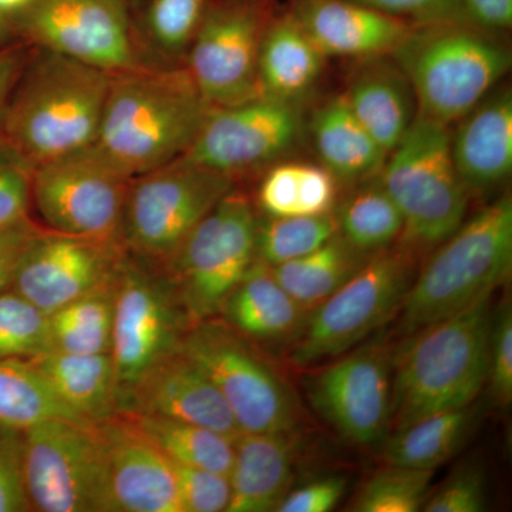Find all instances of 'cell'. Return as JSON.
I'll return each instance as SVG.
<instances>
[{
	"label": "cell",
	"instance_id": "47",
	"mask_svg": "<svg viewBox=\"0 0 512 512\" xmlns=\"http://www.w3.org/2000/svg\"><path fill=\"white\" fill-rule=\"evenodd\" d=\"M453 19L504 35L512 26V0H454Z\"/></svg>",
	"mask_w": 512,
	"mask_h": 512
},
{
	"label": "cell",
	"instance_id": "38",
	"mask_svg": "<svg viewBox=\"0 0 512 512\" xmlns=\"http://www.w3.org/2000/svg\"><path fill=\"white\" fill-rule=\"evenodd\" d=\"M49 352V316L12 288L0 292V359H35Z\"/></svg>",
	"mask_w": 512,
	"mask_h": 512
},
{
	"label": "cell",
	"instance_id": "22",
	"mask_svg": "<svg viewBox=\"0 0 512 512\" xmlns=\"http://www.w3.org/2000/svg\"><path fill=\"white\" fill-rule=\"evenodd\" d=\"M451 133V156L468 192L504 183L512 171V96L507 87L491 92Z\"/></svg>",
	"mask_w": 512,
	"mask_h": 512
},
{
	"label": "cell",
	"instance_id": "26",
	"mask_svg": "<svg viewBox=\"0 0 512 512\" xmlns=\"http://www.w3.org/2000/svg\"><path fill=\"white\" fill-rule=\"evenodd\" d=\"M326 60L328 57L303 32L285 5L279 6L259 52L261 96L301 103L318 83Z\"/></svg>",
	"mask_w": 512,
	"mask_h": 512
},
{
	"label": "cell",
	"instance_id": "12",
	"mask_svg": "<svg viewBox=\"0 0 512 512\" xmlns=\"http://www.w3.org/2000/svg\"><path fill=\"white\" fill-rule=\"evenodd\" d=\"M13 25L19 40L109 74L156 66L141 49L128 0H37Z\"/></svg>",
	"mask_w": 512,
	"mask_h": 512
},
{
	"label": "cell",
	"instance_id": "15",
	"mask_svg": "<svg viewBox=\"0 0 512 512\" xmlns=\"http://www.w3.org/2000/svg\"><path fill=\"white\" fill-rule=\"evenodd\" d=\"M131 181L86 147L33 168L32 205L50 231L120 238Z\"/></svg>",
	"mask_w": 512,
	"mask_h": 512
},
{
	"label": "cell",
	"instance_id": "24",
	"mask_svg": "<svg viewBox=\"0 0 512 512\" xmlns=\"http://www.w3.org/2000/svg\"><path fill=\"white\" fill-rule=\"evenodd\" d=\"M366 60L353 74L343 97L359 123L389 156L416 117V99L406 74L392 57Z\"/></svg>",
	"mask_w": 512,
	"mask_h": 512
},
{
	"label": "cell",
	"instance_id": "17",
	"mask_svg": "<svg viewBox=\"0 0 512 512\" xmlns=\"http://www.w3.org/2000/svg\"><path fill=\"white\" fill-rule=\"evenodd\" d=\"M126 254L120 238L42 228L23 252L10 288L50 315L111 281Z\"/></svg>",
	"mask_w": 512,
	"mask_h": 512
},
{
	"label": "cell",
	"instance_id": "4",
	"mask_svg": "<svg viewBox=\"0 0 512 512\" xmlns=\"http://www.w3.org/2000/svg\"><path fill=\"white\" fill-rule=\"evenodd\" d=\"M498 36L458 19L414 25L390 57L412 86L417 113L450 126L493 92L511 67Z\"/></svg>",
	"mask_w": 512,
	"mask_h": 512
},
{
	"label": "cell",
	"instance_id": "7",
	"mask_svg": "<svg viewBox=\"0 0 512 512\" xmlns=\"http://www.w3.org/2000/svg\"><path fill=\"white\" fill-rule=\"evenodd\" d=\"M414 278L412 248L400 245L376 252L346 284L308 313L293 339L289 360L308 367L345 355L400 311Z\"/></svg>",
	"mask_w": 512,
	"mask_h": 512
},
{
	"label": "cell",
	"instance_id": "11",
	"mask_svg": "<svg viewBox=\"0 0 512 512\" xmlns=\"http://www.w3.org/2000/svg\"><path fill=\"white\" fill-rule=\"evenodd\" d=\"M192 325L165 268L127 252L117 274L111 343L120 399L151 366L183 349Z\"/></svg>",
	"mask_w": 512,
	"mask_h": 512
},
{
	"label": "cell",
	"instance_id": "37",
	"mask_svg": "<svg viewBox=\"0 0 512 512\" xmlns=\"http://www.w3.org/2000/svg\"><path fill=\"white\" fill-rule=\"evenodd\" d=\"M335 214L269 217L256 222L255 254L268 266L311 254L338 234Z\"/></svg>",
	"mask_w": 512,
	"mask_h": 512
},
{
	"label": "cell",
	"instance_id": "28",
	"mask_svg": "<svg viewBox=\"0 0 512 512\" xmlns=\"http://www.w3.org/2000/svg\"><path fill=\"white\" fill-rule=\"evenodd\" d=\"M313 146L338 181H362L379 174L387 153L349 109L343 94L326 101L311 121Z\"/></svg>",
	"mask_w": 512,
	"mask_h": 512
},
{
	"label": "cell",
	"instance_id": "8",
	"mask_svg": "<svg viewBox=\"0 0 512 512\" xmlns=\"http://www.w3.org/2000/svg\"><path fill=\"white\" fill-rule=\"evenodd\" d=\"M237 181L181 157L133 178L120 239L128 254L167 268L188 235Z\"/></svg>",
	"mask_w": 512,
	"mask_h": 512
},
{
	"label": "cell",
	"instance_id": "46",
	"mask_svg": "<svg viewBox=\"0 0 512 512\" xmlns=\"http://www.w3.org/2000/svg\"><path fill=\"white\" fill-rule=\"evenodd\" d=\"M353 2L412 25L453 19L454 13V0H353Z\"/></svg>",
	"mask_w": 512,
	"mask_h": 512
},
{
	"label": "cell",
	"instance_id": "39",
	"mask_svg": "<svg viewBox=\"0 0 512 512\" xmlns=\"http://www.w3.org/2000/svg\"><path fill=\"white\" fill-rule=\"evenodd\" d=\"M433 470L393 466L377 471L357 494L353 511L416 512L430 493Z\"/></svg>",
	"mask_w": 512,
	"mask_h": 512
},
{
	"label": "cell",
	"instance_id": "32",
	"mask_svg": "<svg viewBox=\"0 0 512 512\" xmlns=\"http://www.w3.org/2000/svg\"><path fill=\"white\" fill-rule=\"evenodd\" d=\"M215 0H141L133 10L141 49L156 66L183 64ZM154 64V63H153Z\"/></svg>",
	"mask_w": 512,
	"mask_h": 512
},
{
	"label": "cell",
	"instance_id": "1",
	"mask_svg": "<svg viewBox=\"0 0 512 512\" xmlns=\"http://www.w3.org/2000/svg\"><path fill=\"white\" fill-rule=\"evenodd\" d=\"M211 109L184 64L113 74L90 147L134 178L184 157Z\"/></svg>",
	"mask_w": 512,
	"mask_h": 512
},
{
	"label": "cell",
	"instance_id": "51",
	"mask_svg": "<svg viewBox=\"0 0 512 512\" xmlns=\"http://www.w3.org/2000/svg\"><path fill=\"white\" fill-rule=\"evenodd\" d=\"M15 25L12 20L0 15V47L10 45V43L18 42Z\"/></svg>",
	"mask_w": 512,
	"mask_h": 512
},
{
	"label": "cell",
	"instance_id": "16",
	"mask_svg": "<svg viewBox=\"0 0 512 512\" xmlns=\"http://www.w3.org/2000/svg\"><path fill=\"white\" fill-rule=\"evenodd\" d=\"M301 133L299 103L259 96L212 107L184 157L237 181L281 160Z\"/></svg>",
	"mask_w": 512,
	"mask_h": 512
},
{
	"label": "cell",
	"instance_id": "30",
	"mask_svg": "<svg viewBox=\"0 0 512 512\" xmlns=\"http://www.w3.org/2000/svg\"><path fill=\"white\" fill-rule=\"evenodd\" d=\"M372 255L353 247L338 232L311 254L271 269L279 285L311 312L346 284Z\"/></svg>",
	"mask_w": 512,
	"mask_h": 512
},
{
	"label": "cell",
	"instance_id": "18",
	"mask_svg": "<svg viewBox=\"0 0 512 512\" xmlns=\"http://www.w3.org/2000/svg\"><path fill=\"white\" fill-rule=\"evenodd\" d=\"M392 376L393 355L383 345H369L312 376L309 400L340 436L375 446L390 431Z\"/></svg>",
	"mask_w": 512,
	"mask_h": 512
},
{
	"label": "cell",
	"instance_id": "19",
	"mask_svg": "<svg viewBox=\"0 0 512 512\" xmlns=\"http://www.w3.org/2000/svg\"><path fill=\"white\" fill-rule=\"evenodd\" d=\"M109 512H183L171 461L126 414L96 424Z\"/></svg>",
	"mask_w": 512,
	"mask_h": 512
},
{
	"label": "cell",
	"instance_id": "25",
	"mask_svg": "<svg viewBox=\"0 0 512 512\" xmlns=\"http://www.w3.org/2000/svg\"><path fill=\"white\" fill-rule=\"evenodd\" d=\"M308 313L279 285L271 266L256 259L229 293L220 316L249 342L279 343L298 336Z\"/></svg>",
	"mask_w": 512,
	"mask_h": 512
},
{
	"label": "cell",
	"instance_id": "10",
	"mask_svg": "<svg viewBox=\"0 0 512 512\" xmlns=\"http://www.w3.org/2000/svg\"><path fill=\"white\" fill-rule=\"evenodd\" d=\"M183 352L220 390L241 433H284L298 423L288 384L259 356L254 343L212 318L188 330Z\"/></svg>",
	"mask_w": 512,
	"mask_h": 512
},
{
	"label": "cell",
	"instance_id": "36",
	"mask_svg": "<svg viewBox=\"0 0 512 512\" xmlns=\"http://www.w3.org/2000/svg\"><path fill=\"white\" fill-rule=\"evenodd\" d=\"M335 218L339 234L366 254L392 247L403 234L402 212L379 181L349 195Z\"/></svg>",
	"mask_w": 512,
	"mask_h": 512
},
{
	"label": "cell",
	"instance_id": "45",
	"mask_svg": "<svg viewBox=\"0 0 512 512\" xmlns=\"http://www.w3.org/2000/svg\"><path fill=\"white\" fill-rule=\"evenodd\" d=\"M343 477H325L302 485L288 495L279 504L278 512H328L342 500L346 491Z\"/></svg>",
	"mask_w": 512,
	"mask_h": 512
},
{
	"label": "cell",
	"instance_id": "42",
	"mask_svg": "<svg viewBox=\"0 0 512 512\" xmlns=\"http://www.w3.org/2000/svg\"><path fill=\"white\" fill-rule=\"evenodd\" d=\"M28 511L23 430L0 424V512Z\"/></svg>",
	"mask_w": 512,
	"mask_h": 512
},
{
	"label": "cell",
	"instance_id": "33",
	"mask_svg": "<svg viewBox=\"0 0 512 512\" xmlns=\"http://www.w3.org/2000/svg\"><path fill=\"white\" fill-rule=\"evenodd\" d=\"M116 282L117 275L107 284L47 315L53 352L111 353Z\"/></svg>",
	"mask_w": 512,
	"mask_h": 512
},
{
	"label": "cell",
	"instance_id": "41",
	"mask_svg": "<svg viewBox=\"0 0 512 512\" xmlns=\"http://www.w3.org/2000/svg\"><path fill=\"white\" fill-rule=\"evenodd\" d=\"M487 480L478 466H464L427 497L426 512H481L487 508Z\"/></svg>",
	"mask_w": 512,
	"mask_h": 512
},
{
	"label": "cell",
	"instance_id": "40",
	"mask_svg": "<svg viewBox=\"0 0 512 512\" xmlns=\"http://www.w3.org/2000/svg\"><path fill=\"white\" fill-rule=\"evenodd\" d=\"M171 466L183 512H227L231 500L228 476L174 461Z\"/></svg>",
	"mask_w": 512,
	"mask_h": 512
},
{
	"label": "cell",
	"instance_id": "13",
	"mask_svg": "<svg viewBox=\"0 0 512 512\" xmlns=\"http://www.w3.org/2000/svg\"><path fill=\"white\" fill-rule=\"evenodd\" d=\"M23 458L32 511L109 512L96 424L40 421L23 430Z\"/></svg>",
	"mask_w": 512,
	"mask_h": 512
},
{
	"label": "cell",
	"instance_id": "43",
	"mask_svg": "<svg viewBox=\"0 0 512 512\" xmlns=\"http://www.w3.org/2000/svg\"><path fill=\"white\" fill-rule=\"evenodd\" d=\"M32 173L28 163L0 146V228L30 217Z\"/></svg>",
	"mask_w": 512,
	"mask_h": 512
},
{
	"label": "cell",
	"instance_id": "29",
	"mask_svg": "<svg viewBox=\"0 0 512 512\" xmlns=\"http://www.w3.org/2000/svg\"><path fill=\"white\" fill-rule=\"evenodd\" d=\"M477 413L471 406L429 414L394 430L384 444L387 464L436 470L460 450L473 430Z\"/></svg>",
	"mask_w": 512,
	"mask_h": 512
},
{
	"label": "cell",
	"instance_id": "35",
	"mask_svg": "<svg viewBox=\"0 0 512 512\" xmlns=\"http://www.w3.org/2000/svg\"><path fill=\"white\" fill-rule=\"evenodd\" d=\"M50 419L89 423L53 393L32 360L0 359V424L26 430Z\"/></svg>",
	"mask_w": 512,
	"mask_h": 512
},
{
	"label": "cell",
	"instance_id": "21",
	"mask_svg": "<svg viewBox=\"0 0 512 512\" xmlns=\"http://www.w3.org/2000/svg\"><path fill=\"white\" fill-rule=\"evenodd\" d=\"M285 8L328 59L390 56L414 26L353 0H286Z\"/></svg>",
	"mask_w": 512,
	"mask_h": 512
},
{
	"label": "cell",
	"instance_id": "23",
	"mask_svg": "<svg viewBox=\"0 0 512 512\" xmlns=\"http://www.w3.org/2000/svg\"><path fill=\"white\" fill-rule=\"evenodd\" d=\"M296 450L293 430L239 434L234 440L227 512L278 510L291 491Z\"/></svg>",
	"mask_w": 512,
	"mask_h": 512
},
{
	"label": "cell",
	"instance_id": "34",
	"mask_svg": "<svg viewBox=\"0 0 512 512\" xmlns=\"http://www.w3.org/2000/svg\"><path fill=\"white\" fill-rule=\"evenodd\" d=\"M126 416L168 460L229 477L234 464V440L224 434L187 421L144 414Z\"/></svg>",
	"mask_w": 512,
	"mask_h": 512
},
{
	"label": "cell",
	"instance_id": "2",
	"mask_svg": "<svg viewBox=\"0 0 512 512\" xmlns=\"http://www.w3.org/2000/svg\"><path fill=\"white\" fill-rule=\"evenodd\" d=\"M113 74L33 46L10 93L0 146L30 167L90 147Z\"/></svg>",
	"mask_w": 512,
	"mask_h": 512
},
{
	"label": "cell",
	"instance_id": "9",
	"mask_svg": "<svg viewBox=\"0 0 512 512\" xmlns=\"http://www.w3.org/2000/svg\"><path fill=\"white\" fill-rule=\"evenodd\" d=\"M256 211L248 195L229 191L188 235L165 271L192 323L218 318L256 261Z\"/></svg>",
	"mask_w": 512,
	"mask_h": 512
},
{
	"label": "cell",
	"instance_id": "49",
	"mask_svg": "<svg viewBox=\"0 0 512 512\" xmlns=\"http://www.w3.org/2000/svg\"><path fill=\"white\" fill-rule=\"evenodd\" d=\"M32 50L33 46L23 40L0 47V128L10 93L25 69Z\"/></svg>",
	"mask_w": 512,
	"mask_h": 512
},
{
	"label": "cell",
	"instance_id": "20",
	"mask_svg": "<svg viewBox=\"0 0 512 512\" xmlns=\"http://www.w3.org/2000/svg\"><path fill=\"white\" fill-rule=\"evenodd\" d=\"M120 413L187 421L232 440L241 434L220 390L183 349L151 366L121 396Z\"/></svg>",
	"mask_w": 512,
	"mask_h": 512
},
{
	"label": "cell",
	"instance_id": "52",
	"mask_svg": "<svg viewBox=\"0 0 512 512\" xmlns=\"http://www.w3.org/2000/svg\"><path fill=\"white\" fill-rule=\"evenodd\" d=\"M128 2H130L131 8L134 10L140 5L141 0H128Z\"/></svg>",
	"mask_w": 512,
	"mask_h": 512
},
{
	"label": "cell",
	"instance_id": "44",
	"mask_svg": "<svg viewBox=\"0 0 512 512\" xmlns=\"http://www.w3.org/2000/svg\"><path fill=\"white\" fill-rule=\"evenodd\" d=\"M491 396L500 406L512 402V311L510 303H504L493 315L488 352V380Z\"/></svg>",
	"mask_w": 512,
	"mask_h": 512
},
{
	"label": "cell",
	"instance_id": "31",
	"mask_svg": "<svg viewBox=\"0 0 512 512\" xmlns=\"http://www.w3.org/2000/svg\"><path fill=\"white\" fill-rule=\"evenodd\" d=\"M256 200L269 217L329 214L338 200V180L322 164H272Z\"/></svg>",
	"mask_w": 512,
	"mask_h": 512
},
{
	"label": "cell",
	"instance_id": "3",
	"mask_svg": "<svg viewBox=\"0 0 512 512\" xmlns=\"http://www.w3.org/2000/svg\"><path fill=\"white\" fill-rule=\"evenodd\" d=\"M491 298L406 335L393 355L390 430L476 402L488 380Z\"/></svg>",
	"mask_w": 512,
	"mask_h": 512
},
{
	"label": "cell",
	"instance_id": "6",
	"mask_svg": "<svg viewBox=\"0 0 512 512\" xmlns=\"http://www.w3.org/2000/svg\"><path fill=\"white\" fill-rule=\"evenodd\" d=\"M379 174L402 212V245L414 252L437 247L463 224L470 192L454 167L447 124L417 113Z\"/></svg>",
	"mask_w": 512,
	"mask_h": 512
},
{
	"label": "cell",
	"instance_id": "48",
	"mask_svg": "<svg viewBox=\"0 0 512 512\" xmlns=\"http://www.w3.org/2000/svg\"><path fill=\"white\" fill-rule=\"evenodd\" d=\"M42 228L30 217L0 228V292L12 285L23 252Z\"/></svg>",
	"mask_w": 512,
	"mask_h": 512
},
{
	"label": "cell",
	"instance_id": "14",
	"mask_svg": "<svg viewBox=\"0 0 512 512\" xmlns=\"http://www.w3.org/2000/svg\"><path fill=\"white\" fill-rule=\"evenodd\" d=\"M278 0H215L184 57L185 69L212 107L261 96L258 60Z\"/></svg>",
	"mask_w": 512,
	"mask_h": 512
},
{
	"label": "cell",
	"instance_id": "27",
	"mask_svg": "<svg viewBox=\"0 0 512 512\" xmlns=\"http://www.w3.org/2000/svg\"><path fill=\"white\" fill-rule=\"evenodd\" d=\"M33 365L53 393L77 416L92 424L120 413V384L111 353L49 352Z\"/></svg>",
	"mask_w": 512,
	"mask_h": 512
},
{
	"label": "cell",
	"instance_id": "5",
	"mask_svg": "<svg viewBox=\"0 0 512 512\" xmlns=\"http://www.w3.org/2000/svg\"><path fill=\"white\" fill-rule=\"evenodd\" d=\"M400 306L404 335L494 295L512 271V200L491 202L439 244Z\"/></svg>",
	"mask_w": 512,
	"mask_h": 512
},
{
	"label": "cell",
	"instance_id": "50",
	"mask_svg": "<svg viewBox=\"0 0 512 512\" xmlns=\"http://www.w3.org/2000/svg\"><path fill=\"white\" fill-rule=\"evenodd\" d=\"M36 2L37 0H0V15L13 22L26 10L32 8Z\"/></svg>",
	"mask_w": 512,
	"mask_h": 512
}]
</instances>
